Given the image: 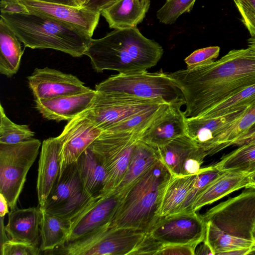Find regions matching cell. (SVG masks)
Here are the masks:
<instances>
[{
  "label": "cell",
  "instance_id": "1",
  "mask_svg": "<svg viewBox=\"0 0 255 255\" xmlns=\"http://www.w3.org/2000/svg\"><path fill=\"white\" fill-rule=\"evenodd\" d=\"M168 75L183 93L185 117H198L255 84V52L233 49L217 61Z\"/></svg>",
  "mask_w": 255,
  "mask_h": 255
},
{
  "label": "cell",
  "instance_id": "2",
  "mask_svg": "<svg viewBox=\"0 0 255 255\" xmlns=\"http://www.w3.org/2000/svg\"><path fill=\"white\" fill-rule=\"evenodd\" d=\"M163 53L159 43L133 27L114 29L101 38L92 39L85 55L97 72L108 70L130 73L155 66Z\"/></svg>",
  "mask_w": 255,
  "mask_h": 255
},
{
  "label": "cell",
  "instance_id": "3",
  "mask_svg": "<svg viewBox=\"0 0 255 255\" xmlns=\"http://www.w3.org/2000/svg\"><path fill=\"white\" fill-rule=\"evenodd\" d=\"M0 17L25 47L32 49H52L80 57L92 40L76 27L34 12L0 13Z\"/></svg>",
  "mask_w": 255,
  "mask_h": 255
},
{
  "label": "cell",
  "instance_id": "4",
  "mask_svg": "<svg viewBox=\"0 0 255 255\" xmlns=\"http://www.w3.org/2000/svg\"><path fill=\"white\" fill-rule=\"evenodd\" d=\"M171 176L158 160L126 191L109 227L148 232L160 219L161 200Z\"/></svg>",
  "mask_w": 255,
  "mask_h": 255
},
{
  "label": "cell",
  "instance_id": "5",
  "mask_svg": "<svg viewBox=\"0 0 255 255\" xmlns=\"http://www.w3.org/2000/svg\"><path fill=\"white\" fill-rule=\"evenodd\" d=\"M95 90L102 93L161 101L171 106L181 107L185 105L182 91L168 74L162 70L154 73L146 70L119 73L97 84Z\"/></svg>",
  "mask_w": 255,
  "mask_h": 255
},
{
  "label": "cell",
  "instance_id": "6",
  "mask_svg": "<svg viewBox=\"0 0 255 255\" xmlns=\"http://www.w3.org/2000/svg\"><path fill=\"white\" fill-rule=\"evenodd\" d=\"M146 232L131 228L104 226L76 240L65 243L52 254L130 255Z\"/></svg>",
  "mask_w": 255,
  "mask_h": 255
},
{
  "label": "cell",
  "instance_id": "7",
  "mask_svg": "<svg viewBox=\"0 0 255 255\" xmlns=\"http://www.w3.org/2000/svg\"><path fill=\"white\" fill-rule=\"evenodd\" d=\"M40 145V140L34 138L15 144L0 143V193L11 210L16 208Z\"/></svg>",
  "mask_w": 255,
  "mask_h": 255
},
{
  "label": "cell",
  "instance_id": "8",
  "mask_svg": "<svg viewBox=\"0 0 255 255\" xmlns=\"http://www.w3.org/2000/svg\"><path fill=\"white\" fill-rule=\"evenodd\" d=\"M222 233L238 238L255 241V189H248L229 198L201 215Z\"/></svg>",
  "mask_w": 255,
  "mask_h": 255
},
{
  "label": "cell",
  "instance_id": "9",
  "mask_svg": "<svg viewBox=\"0 0 255 255\" xmlns=\"http://www.w3.org/2000/svg\"><path fill=\"white\" fill-rule=\"evenodd\" d=\"M139 136L131 132L103 131L89 146L107 173L105 193L113 190L121 183Z\"/></svg>",
  "mask_w": 255,
  "mask_h": 255
},
{
  "label": "cell",
  "instance_id": "10",
  "mask_svg": "<svg viewBox=\"0 0 255 255\" xmlns=\"http://www.w3.org/2000/svg\"><path fill=\"white\" fill-rule=\"evenodd\" d=\"M162 104L167 103L127 95L96 91L85 113L103 131L144 110Z\"/></svg>",
  "mask_w": 255,
  "mask_h": 255
},
{
  "label": "cell",
  "instance_id": "11",
  "mask_svg": "<svg viewBox=\"0 0 255 255\" xmlns=\"http://www.w3.org/2000/svg\"><path fill=\"white\" fill-rule=\"evenodd\" d=\"M91 199L84 193L76 161L68 165L58 176L44 207H39L49 213L71 220Z\"/></svg>",
  "mask_w": 255,
  "mask_h": 255
},
{
  "label": "cell",
  "instance_id": "12",
  "mask_svg": "<svg viewBox=\"0 0 255 255\" xmlns=\"http://www.w3.org/2000/svg\"><path fill=\"white\" fill-rule=\"evenodd\" d=\"M148 233L164 245L198 246L205 239L206 224L196 212H183L160 217Z\"/></svg>",
  "mask_w": 255,
  "mask_h": 255
},
{
  "label": "cell",
  "instance_id": "13",
  "mask_svg": "<svg viewBox=\"0 0 255 255\" xmlns=\"http://www.w3.org/2000/svg\"><path fill=\"white\" fill-rule=\"evenodd\" d=\"M124 194L114 189L92 198L89 204L70 220L71 232L67 243L103 227L110 226Z\"/></svg>",
  "mask_w": 255,
  "mask_h": 255
},
{
  "label": "cell",
  "instance_id": "14",
  "mask_svg": "<svg viewBox=\"0 0 255 255\" xmlns=\"http://www.w3.org/2000/svg\"><path fill=\"white\" fill-rule=\"evenodd\" d=\"M102 132V130L86 115L85 111L68 121L57 136L61 146L59 175L68 165L76 162Z\"/></svg>",
  "mask_w": 255,
  "mask_h": 255
},
{
  "label": "cell",
  "instance_id": "15",
  "mask_svg": "<svg viewBox=\"0 0 255 255\" xmlns=\"http://www.w3.org/2000/svg\"><path fill=\"white\" fill-rule=\"evenodd\" d=\"M34 100L81 93L91 89L76 76L48 67L35 68L27 77Z\"/></svg>",
  "mask_w": 255,
  "mask_h": 255
},
{
  "label": "cell",
  "instance_id": "16",
  "mask_svg": "<svg viewBox=\"0 0 255 255\" xmlns=\"http://www.w3.org/2000/svg\"><path fill=\"white\" fill-rule=\"evenodd\" d=\"M29 12L45 15L76 27L92 37L101 13L75 7L38 0H20Z\"/></svg>",
  "mask_w": 255,
  "mask_h": 255
},
{
  "label": "cell",
  "instance_id": "17",
  "mask_svg": "<svg viewBox=\"0 0 255 255\" xmlns=\"http://www.w3.org/2000/svg\"><path fill=\"white\" fill-rule=\"evenodd\" d=\"M96 93L91 89L79 94L34 100L35 107L47 120L70 121L89 108Z\"/></svg>",
  "mask_w": 255,
  "mask_h": 255
},
{
  "label": "cell",
  "instance_id": "18",
  "mask_svg": "<svg viewBox=\"0 0 255 255\" xmlns=\"http://www.w3.org/2000/svg\"><path fill=\"white\" fill-rule=\"evenodd\" d=\"M181 107L169 106L165 111L141 134L139 139L159 149L185 134L186 118Z\"/></svg>",
  "mask_w": 255,
  "mask_h": 255
},
{
  "label": "cell",
  "instance_id": "19",
  "mask_svg": "<svg viewBox=\"0 0 255 255\" xmlns=\"http://www.w3.org/2000/svg\"><path fill=\"white\" fill-rule=\"evenodd\" d=\"M249 106L215 118L186 117L185 134L207 154L214 140L219 133L239 118Z\"/></svg>",
  "mask_w": 255,
  "mask_h": 255
},
{
  "label": "cell",
  "instance_id": "20",
  "mask_svg": "<svg viewBox=\"0 0 255 255\" xmlns=\"http://www.w3.org/2000/svg\"><path fill=\"white\" fill-rule=\"evenodd\" d=\"M60 143L58 137L43 141L38 161L37 192L39 207H44L60 172Z\"/></svg>",
  "mask_w": 255,
  "mask_h": 255
},
{
  "label": "cell",
  "instance_id": "21",
  "mask_svg": "<svg viewBox=\"0 0 255 255\" xmlns=\"http://www.w3.org/2000/svg\"><path fill=\"white\" fill-rule=\"evenodd\" d=\"M251 173L246 171L222 172L198 195L188 211L196 212L232 192L243 188L248 189Z\"/></svg>",
  "mask_w": 255,
  "mask_h": 255
},
{
  "label": "cell",
  "instance_id": "22",
  "mask_svg": "<svg viewBox=\"0 0 255 255\" xmlns=\"http://www.w3.org/2000/svg\"><path fill=\"white\" fill-rule=\"evenodd\" d=\"M5 230L9 240L37 246L42 217L40 207L11 210Z\"/></svg>",
  "mask_w": 255,
  "mask_h": 255
},
{
  "label": "cell",
  "instance_id": "23",
  "mask_svg": "<svg viewBox=\"0 0 255 255\" xmlns=\"http://www.w3.org/2000/svg\"><path fill=\"white\" fill-rule=\"evenodd\" d=\"M150 0H119L104 9L101 15L114 29L136 27L150 6Z\"/></svg>",
  "mask_w": 255,
  "mask_h": 255
},
{
  "label": "cell",
  "instance_id": "24",
  "mask_svg": "<svg viewBox=\"0 0 255 255\" xmlns=\"http://www.w3.org/2000/svg\"><path fill=\"white\" fill-rule=\"evenodd\" d=\"M77 164L79 177L85 195L92 198L105 193L107 173L90 147L81 154Z\"/></svg>",
  "mask_w": 255,
  "mask_h": 255
},
{
  "label": "cell",
  "instance_id": "25",
  "mask_svg": "<svg viewBox=\"0 0 255 255\" xmlns=\"http://www.w3.org/2000/svg\"><path fill=\"white\" fill-rule=\"evenodd\" d=\"M159 160L158 149L138 140L126 173L115 190L125 193L132 184Z\"/></svg>",
  "mask_w": 255,
  "mask_h": 255
},
{
  "label": "cell",
  "instance_id": "26",
  "mask_svg": "<svg viewBox=\"0 0 255 255\" xmlns=\"http://www.w3.org/2000/svg\"><path fill=\"white\" fill-rule=\"evenodd\" d=\"M20 40L0 18V72L10 78L18 71L24 51Z\"/></svg>",
  "mask_w": 255,
  "mask_h": 255
},
{
  "label": "cell",
  "instance_id": "27",
  "mask_svg": "<svg viewBox=\"0 0 255 255\" xmlns=\"http://www.w3.org/2000/svg\"><path fill=\"white\" fill-rule=\"evenodd\" d=\"M196 174L187 176L172 175L165 189L158 212L163 217L179 213L192 189Z\"/></svg>",
  "mask_w": 255,
  "mask_h": 255
},
{
  "label": "cell",
  "instance_id": "28",
  "mask_svg": "<svg viewBox=\"0 0 255 255\" xmlns=\"http://www.w3.org/2000/svg\"><path fill=\"white\" fill-rule=\"evenodd\" d=\"M40 209L42 217L40 248L41 251L49 252L67 242L71 232V221Z\"/></svg>",
  "mask_w": 255,
  "mask_h": 255
},
{
  "label": "cell",
  "instance_id": "29",
  "mask_svg": "<svg viewBox=\"0 0 255 255\" xmlns=\"http://www.w3.org/2000/svg\"><path fill=\"white\" fill-rule=\"evenodd\" d=\"M255 125V102L238 119L222 130L214 140L207 152L213 155L224 148Z\"/></svg>",
  "mask_w": 255,
  "mask_h": 255
},
{
  "label": "cell",
  "instance_id": "30",
  "mask_svg": "<svg viewBox=\"0 0 255 255\" xmlns=\"http://www.w3.org/2000/svg\"><path fill=\"white\" fill-rule=\"evenodd\" d=\"M196 145L186 134L158 149L160 160L173 176H179L182 163Z\"/></svg>",
  "mask_w": 255,
  "mask_h": 255
},
{
  "label": "cell",
  "instance_id": "31",
  "mask_svg": "<svg viewBox=\"0 0 255 255\" xmlns=\"http://www.w3.org/2000/svg\"><path fill=\"white\" fill-rule=\"evenodd\" d=\"M205 224L206 234L203 242L209 246L213 255H231L234 251L251 248L255 243L222 233L209 223Z\"/></svg>",
  "mask_w": 255,
  "mask_h": 255
},
{
  "label": "cell",
  "instance_id": "32",
  "mask_svg": "<svg viewBox=\"0 0 255 255\" xmlns=\"http://www.w3.org/2000/svg\"><path fill=\"white\" fill-rule=\"evenodd\" d=\"M213 164L214 168L222 172L246 171L251 172L255 167V144L243 145L223 156Z\"/></svg>",
  "mask_w": 255,
  "mask_h": 255
},
{
  "label": "cell",
  "instance_id": "33",
  "mask_svg": "<svg viewBox=\"0 0 255 255\" xmlns=\"http://www.w3.org/2000/svg\"><path fill=\"white\" fill-rule=\"evenodd\" d=\"M255 102V84L220 102L198 117L215 118L248 107Z\"/></svg>",
  "mask_w": 255,
  "mask_h": 255
},
{
  "label": "cell",
  "instance_id": "34",
  "mask_svg": "<svg viewBox=\"0 0 255 255\" xmlns=\"http://www.w3.org/2000/svg\"><path fill=\"white\" fill-rule=\"evenodd\" d=\"M28 125H18L12 122L5 115L0 105V143L15 144L30 139L34 136Z\"/></svg>",
  "mask_w": 255,
  "mask_h": 255
},
{
  "label": "cell",
  "instance_id": "35",
  "mask_svg": "<svg viewBox=\"0 0 255 255\" xmlns=\"http://www.w3.org/2000/svg\"><path fill=\"white\" fill-rule=\"evenodd\" d=\"M196 0H167L156 13L160 22L174 23L182 14L191 11Z\"/></svg>",
  "mask_w": 255,
  "mask_h": 255
},
{
  "label": "cell",
  "instance_id": "36",
  "mask_svg": "<svg viewBox=\"0 0 255 255\" xmlns=\"http://www.w3.org/2000/svg\"><path fill=\"white\" fill-rule=\"evenodd\" d=\"M221 172L216 169L213 165L201 168L196 174L192 189L183 204L179 213L188 212L198 195Z\"/></svg>",
  "mask_w": 255,
  "mask_h": 255
},
{
  "label": "cell",
  "instance_id": "37",
  "mask_svg": "<svg viewBox=\"0 0 255 255\" xmlns=\"http://www.w3.org/2000/svg\"><path fill=\"white\" fill-rule=\"evenodd\" d=\"M220 50L219 46H209L194 51L184 59L187 69H193L213 61L218 57Z\"/></svg>",
  "mask_w": 255,
  "mask_h": 255
},
{
  "label": "cell",
  "instance_id": "38",
  "mask_svg": "<svg viewBox=\"0 0 255 255\" xmlns=\"http://www.w3.org/2000/svg\"><path fill=\"white\" fill-rule=\"evenodd\" d=\"M206 156L207 154L203 149L195 146L183 160L179 176L191 175L198 173Z\"/></svg>",
  "mask_w": 255,
  "mask_h": 255
},
{
  "label": "cell",
  "instance_id": "39",
  "mask_svg": "<svg viewBox=\"0 0 255 255\" xmlns=\"http://www.w3.org/2000/svg\"><path fill=\"white\" fill-rule=\"evenodd\" d=\"M1 255H38L40 248L28 243L8 239L0 245Z\"/></svg>",
  "mask_w": 255,
  "mask_h": 255
},
{
  "label": "cell",
  "instance_id": "40",
  "mask_svg": "<svg viewBox=\"0 0 255 255\" xmlns=\"http://www.w3.org/2000/svg\"><path fill=\"white\" fill-rule=\"evenodd\" d=\"M251 37H255V0H233Z\"/></svg>",
  "mask_w": 255,
  "mask_h": 255
},
{
  "label": "cell",
  "instance_id": "41",
  "mask_svg": "<svg viewBox=\"0 0 255 255\" xmlns=\"http://www.w3.org/2000/svg\"><path fill=\"white\" fill-rule=\"evenodd\" d=\"M163 244L146 232L144 238L130 255H158Z\"/></svg>",
  "mask_w": 255,
  "mask_h": 255
},
{
  "label": "cell",
  "instance_id": "42",
  "mask_svg": "<svg viewBox=\"0 0 255 255\" xmlns=\"http://www.w3.org/2000/svg\"><path fill=\"white\" fill-rule=\"evenodd\" d=\"M197 247L192 245H164L158 255H193Z\"/></svg>",
  "mask_w": 255,
  "mask_h": 255
},
{
  "label": "cell",
  "instance_id": "43",
  "mask_svg": "<svg viewBox=\"0 0 255 255\" xmlns=\"http://www.w3.org/2000/svg\"><path fill=\"white\" fill-rule=\"evenodd\" d=\"M0 13H25L28 10L20 0H0Z\"/></svg>",
  "mask_w": 255,
  "mask_h": 255
},
{
  "label": "cell",
  "instance_id": "44",
  "mask_svg": "<svg viewBox=\"0 0 255 255\" xmlns=\"http://www.w3.org/2000/svg\"><path fill=\"white\" fill-rule=\"evenodd\" d=\"M119 0H87L82 7L89 10L100 13Z\"/></svg>",
  "mask_w": 255,
  "mask_h": 255
},
{
  "label": "cell",
  "instance_id": "45",
  "mask_svg": "<svg viewBox=\"0 0 255 255\" xmlns=\"http://www.w3.org/2000/svg\"><path fill=\"white\" fill-rule=\"evenodd\" d=\"M246 144H255V125L247 131L233 141L230 146H240Z\"/></svg>",
  "mask_w": 255,
  "mask_h": 255
},
{
  "label": "cell",
  "instance_id": "46",
  "mask_svg": "<svg viewBox=\"0 0 255 255\" xmlns=\"http://www.w3.org/2000/svg\"><path fill=\"white\" fill-rule=\"evenodd\" d=\"M40 1L65 4L67 5L75 6V7H81L78 4L76 0H38Z\"/></svg>",
  "mask_w": 255,
  "mask_h": 255
},
{
  "label": "cell",
  "instance_id": "47",
  "mask_svg": "<svg viewBox=\"0 0 255 255\" xmlns=\"http://www.w3.org/2000/svg\"><path fill=\"white\" fill-rule=\"evenodd\" d=\"M9 206L4 197L0 193V216L4 217L6 214L8 213Z\"/></svg>",
  "mask_w": 255,
  "mask_h": 255
},
{
  "label": "cell",
  "instance_id": "48",
  "mask_svg": "<svg viewBox=\"0 0 255 255\" xmlns=\"http://www.w3.org/2000/svg\"><path fill=\"white\" fill-rule=\"evenodd\" d=\"M195 255H213V253L209 246L204 242L196 250Z\"/></svg>",
  "mask_w": 255,
  "mask_h": 255
},
{
  "label": "cell",
  "instance_id": "49",
  "mask_svg": "<svg viewBox=\"0 0 255 255\" xmlns=\"http://www.w3.org/2000/svg\"><path fill=\"white\" fill-rule=\"evenodd\" d=\"M248 188H252L255 189V167L252 171V173L250 177V185Z\"/></svg>",
  "mask_w": 255,
  "mask_h": 255
},
{
  "label": "cell",
  "instance_id": "50",
  "mask_svg": "<svg viewBox=\"0 0 255 255\" xmlns=\"http://www.w3.org/2000/svg\"><path fill=\"white\" fill-rule=\"evenodd\" d=\"M248 47L255 52V37H251L247 40Z\"/></svg>",
  "mask_w": 255,
  "mask_h": 255
},
{
  "label": "cell",
  "instance_id": "51",
  "mask_svg": "<svg viewBox=\"0 0 255 255\" xmlns=\"http://www.w3.org/2000/svg\"><path fill=\"white\" fill-rule=\"evenodd\" d=\"M248 255H255V243L251 247Z\"/></svg>",
  "mask_w": 255,
  "mask_h": 255
},
{
  "label": "cell",
  "instance_id": "52",
  "mask_svg": "<svg viewBox=\"0 0 255 255\" xmlns=\"http://www.w3.org/2000/svg\"><path fill=\"white\" fill-rule=\"evenodd\" d=\"M87 0H77L79 5L82 7Z\"/></svg>",
  "mask_w": 255,
  "mask_h": 255
},
{
  "label": "cell",
  "instance_id": "53",
  "mask_svg": "<svg viewBox=\"0 0 255 255\" xmlns=\"http://www.w3.org/2000/svg\"><path fill=\"white\" fill-rule=\"evenodd\" d=\"M253 236H254V240L255 241V226L254 232H253Z\"/></svg>",
  "mask_w": 255,
  "mask_h": 255
},
{
  "label": "cell",
  "instance_id": "54",
  "mask_svg": "<svg viewBox=\"0 0 255 255\" xmlns=\"http://www.w3.org/2000/svg\"></svg>",
  "mask_w": 255,
  "mask_h": 255
}]
</instances>
